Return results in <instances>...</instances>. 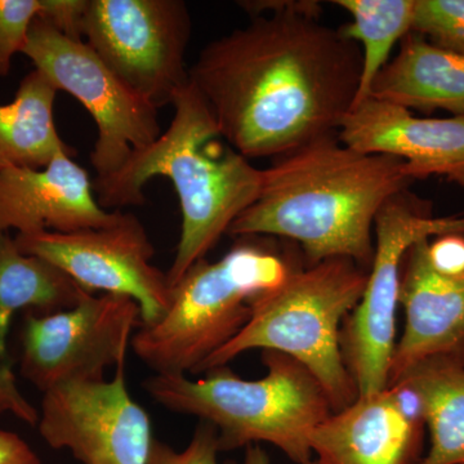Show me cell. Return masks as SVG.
Wrapping results in <instances>:
<instances>
[{"label": "cell", "mask_w": 464, "mask_h": 464, "mask_svg": "<svg viewBox=\"0 0 464 464\" xmlns=\"http://www.w3.org/2000/svg\"><path fill=\"white\" fill-rule=\"evenodd\" d=\"M42 8V0H0V78L11 72L12 58L23 52Z\"/></svg>", "instance_id": "23"}, {"label": "cell", "mask_w": 464, "mask_h": 464, "mask_svg": "<svg viewBox=\"0 0 464 464\" xmlns=\"http://www.w3.org/2000/svg\"><path fill=\"white\" fill-rule=\"evenodd\" d=\"M217 430L201 422L195 430L191 441L183 450H174L169 445L154 440L149 464H219Z\"/></svg>", "instance_id": "24"}, {"label": "cell", "mask_w": 464, "mask_h": 464, "mask_svg": "<svg viewBox=\"0 0 464 464\" xmlns=\"http://www.w3.org/2000/svg\"><path fill=\"white\" fill-rule=\"evenodd\" d=\"M38 430L47 445L66 449L83 464H149L155 440L149 414L128 391L125 362L112 381L44 392Z\"/></svg>", "instance_id": "12"}, {"label": "cell", "mask_w": 464, "mask_h": 464, "mask_svg": "<svg viewBox=\"0 0 464 464\" xmlns=\"http://www.w3.org/2000/svg\"><path fill=\"white\" fill-rule=\"evenodd\" d=\"M411 33L464 56V0H415Z\"/></svg>", "instance_id": "22"}, {"label": "cell", "mask_w": 464, "mask_h": 464, "mask_svg": "<svg viewBox=\"0 0 464 464\" xmlns=\"http://www.w3.org/2000/svg\"><path fill=\"white\" fill-rule=\"evenodd\" d=\"M424 430L420 395L395 383L333 413L311 433L310 448L317 464H418Z\"/></svg>", "instance_id": "13"}, {"label": "cell", "mask_w": 464, "mask_h": 464, "mask_svg": "<svg viewBox=\"0 0 464 464\" xmlns=\"http://www.w3.org/2000/svg\"><path fill=\"white\" fill-rule=\"evenodd\" d=\"M338 139L365 154L400 159L414 182L436 176L464 188V115L417 118L400 106L368 99L348 112Z\"/></svg>", "instance_id": "14"}, {"label": "cell", "mask_w": 464, "mask_h": 464, "mask_svg": "<svg viewBox=\"0 0 464 464\" xmlns=\"http://www.w3.org/2000/svg\"><path fill=\"white\" fill-rule=\"evenodd\" d=\"M42 5L39 16L47 20L69 38L83 41L81 24L85 0H42Z\"/></svg>", "instance_id": "26"}, {"label": "cell", "mask_w": 464, "mask_h": 464, "mask_svg": "<svg viewBox=\"0 0 464 464\" xmlns=\"http://www.w3.org/2000/svg\"><path fill=\"white\" fill-rule=\"evenodd\" d=\"M237 5L248 25L210 42L188 69L225 141L252 160L338 134L359 90V45L320 23L319 2Z\"/></svg>", "instance_id": "1"}, {"label": "cell", "mask_w": 464, "mask_h": 464, "mask_svg": "<svg viewBox=\"0 0 464 464\" xmlns=\"http://www.w3.org/2000/svg\"><path fill=\"white\" fill-rule=\"evenodd\" d=\"M21 53L58 91L78 100L96 121L99 136L91 163L99 179L118 172L133 151L160 137L158 109L124 84L84 41L69 38L38 16Z\"/></svg>", "instance_id": "8"}, {"label": "cell", "mask_w": 464, "mask_h": 464, "mask_svg": "<svg viewBox=\"0 0 464 464\" xmlns=\"http://www.w3.org/2000/svg\"><path fill=\"white\" fill-rule=\"evenodd\" d=\"M57 88L38 70L21 81L14 100L0 105V170L41 169L61 155L76 151L61 139L54 124Z\"/></svg>", "instance_id": "18"}, {"label": "cell", "mask_w": 464, "mask_h": 464, "mask_svg": "<svg viewBox=\"0 0 464 464\" xmlns=\"http://www.w3.org/2000/svg\"><path fill=\"white\" fill-rule=\"evenodd\" d=\"M429 240L411 246L400 267L399 304L406 322L391 360L389 386L423 360L447 359L464 368V274L436 273Z\"/></svg>", "instance_id": "15"}, {"label": "cell", "mask_w": 464, "mask_h": 464, "mask_svg": "<svg viewBox=\"0 0 464 464\" xmlns=\"http://www.w3.org/2000/svg\"><path fill=\"white\" fill-rule=\"evenodd\" d=\"M166 132L148 148L133 151L118 172L93 179L101 207L145 203L143 188L154 177L173 183L181 207V237L167 271L170 288L206 259L235 219L261 194L264 169L228 145L209 106L188 82L172 102Z\"/></svg>", "instance_id": "3"}, {"label": "cell", "mask_w": 464, "mask_h": 464, "mask_svg": "<svg viewBox=\"0 0 464 464\" xmlns=\"http://www.w3.org/2000/svg\"><path fill=\"white\" fill-rule=\"evenodd\" d=\"M369 99L409 111L464 115V56L409 33L400 42L399 53L375 78Z\"/></svg>", "instance_id": "17"}, {"label": "cell", "mask_w": 464, "mask_h": 464, "mask_svg": "<svg viewBox=\"0 0 464 464\" xmlns=\"http://www.w3.org/2000/svg\"><path fill=\"white\" fill-rule=\"evenodd\" d=\"M430 264L436 273L445 276L464 274V235L448 234L429 240L427 246Z\"/></svg>", "instance_id": "25"}, {"label": "cell", "mask_w": 464, "mask_h": 464, "mask_svg": "<svg viewBox=\"0 0 464 464\" xmlns=\"http://www.w3.org/2000/svg\"><path fill=\"white\" fill-rule=\"evenodd\" d=\"M14 389L16 387H14V374H12L11 368L7 365L0 366V392L5 396V406L14 408V413L20 415L27 422L38 423L39 415L36 414L32 406L24 401Z\"/></svg>", "instance_id": "28"}, {"label": "cell", "mask_w": 464, "mask_h": 464, "mask_svg": "<svg viewBox=\"0 0 464 464\" xmlns=\"http://www.w3.org/2000/svg\"><path fill=\"white\" fill-rule=\"evenodd\" d=\"M332 3L353 17V23L341 29L362 50V78L353 109L369 99L372 85L390 63L393 47L411 33L415 0H333Z\"/></svg>", "instance_id": "21"}, {"label": "cell", "mask_w": 464, "mask_h": 464, "mask_svg": "<svg viewBox=\"0 0 464 464\" xmlns=\"http://www.w3.org/2000/svg\"><path fill=\"white\" fill-rule=\"evenodd\" d=\"M88 295L57 266L21 252L8 232H0V359L18 311L47 315L76 306Z\"/></svg>", "instance_id": "19"}, {"label": "cell", "mask_w": 464, "mask_h": 464, "mask_svg": "<svg viewBox=\"0 0 464 464\" xmlns=\"http://www.w3.org/2000/svg\"><path fill=\"white\" fill-rule=\"evenodd\" d=\"M464 235L463 215L433 217L431 207L408 191L391 198L374 222V257L355 310L341 328V353L359 396L389 387L396 346L400 267L405 253L420 240Z\"/></svg>", "instance_id": "7"}, {"label": "cell", "mask_w": 464, "mask_h": 464, "mask_svg": "<svg viewBox=\"0 0 464 464\" xmlns=\"http://www.w3.org/2000/svg\"><path fill=\"white\" fill-rule=\"evenodd\" d=\"M293 267L279 253L249 241L218 261L201 259L172 286L166 314L134 333V353L155 374H198L248 324L253 298L279 285Z\"/></svg>", "instance_id": "6"}, {"label": "cell", "mask_w": 464, "mask_h": 464, "mask_svg": "<svg viewBox=\"0 0 464 464\" xmlns=\"http://www.w3.org/2000/svg\"><path fill=\"white\" fill-rule=\"evenodd\" d=\"M82 38L155 109L190 82L185 66L191 17L182 0H85Z\"/></svg>", "instance_id": "9"}, {"label": "cell", "mask_w": 464, "mask_h": 464, "mask_svg": "<svg viewBox=\"0 0 464 464\" xmlns=\"http://www.w3.org/2000/svg\"><path fill=\"white\" fill-rule=\"evenodd\" d=\"M262 362L267 373L257 381L243 380L226 365L197 381L154 374L143 387L168 411L215 426L219 453L268 442L295 464L310 462L311 433L333 414L328 395L293 357L268 350Z\"/></svg>", "instance_id": "4"}, {"label": "cell", "mask_w": 464, "mask_h": 464, "mask_svg": "<svg viewBox=\"0 0 464 464\" xmlns=\"http://www.w3.org/2000/svg\"><path fill=\"white\" fill-rule=\"evenodd\" d=\"M140 325L139 304L109 293H91L69 310L25 314L21 374L43 393L60 384L103 381L109 368L125 362Z\"/></svg>", "instance_id": "10"}, {"label": "cell", "mask_w": 464, "mask_h": 464, "mask_svg": "<svg viewBox=\"0 0 464 464\" xmlns=\"http://www.w3.org/2000/svg\"><path fill=\"white\" fill-rule=\"evenodd\" d=\"M123 213H109L94 197L87 170L69 155L41 169L0 170V232H69L115 225Z\"/></svg>", "instance_id": "16"}, {"label": "cell", "mask_w": 464, "mask_h": 464, "mask_svg": "<svg viewBox=\"0 0 464 464\" xmlns=\"http://www.w3.org/2000/svg\"><path fill=\"white\" fill-rule=\"evenodd\" d=\"M0 464H42L29 444L17 433L0 430Z\"/></svg>", "instance_id": "27"}, {"label": "cell", "mask_w": 464, "mask_h": 464, "mask_svg": "<svg viewBox=\"0 0 464 464\" xmlns=\"http://www.w3.org/2000/svg\"><path fill=\"white\" fill-rule=\"evenodd\" d=\"M14 240L21 252L57 266L88 292L134 299L141 310V325L158 322L169 307L172 288L167 273L151 264L154 246L130 213L108 227L17 234Z\"/></svg>", "instance_id": "11"}, {"label": "cell", "mask_w": 464, "mask_h": 464, "mask_svg": "<svg viewBox=\"0 0 464 464\" xmlns=\"http://www.w3.org/2000/svg\"><path fill=\"white\" fill-rule=\"evenodd\" d=\"M226 464H271L267 453L259 445H249L246 447L243 459L240 462H227ZM304 464H317L316 460H310Z\"/></svg>", "instance_id": "29"}, {"label": "cell", "mask_w": 464, "mask_h": 464, "mask_svg": "<svg viewBox=\"0 0 464 464\" xmlns=\"http://www.w3.org/2000/svg\"><path fill=\"white\" fill-rule=\"evenodd\" d=\"M413 182L400 159L357 151L332 134L264 169L258 199L227 235L285 237L302 246L308 266L347 258L369 271L378 212Z\"/></svg>", "instance_id": "2"}, {"label": "cell", "mask_w": 464, "mask_h": 464, "mask_svg": "<svg viewBox=\"0 0 464 464\" xmlns=\"http://www.w3.org/2000/svg\"><path fill=\"white\" fill-rule=\"evenodd\" d=\"M395 383L408 384L422 400L431 445L418 464H464L463 366L447 359L423 360Z\"/></svg>", "instance_id": "20"}, {"label": "cell", "mask_w": 464, "mask_h": 464, "mask_svg": "<svg viewBox=\"0 0 464 464\" xmlns=\"http://www.w3.org/2000/svg\"><path fill=\"white\" fill-rule=\"evenodd\" d=\"M369 271L347 258L293 267L279 285L252 301L243 331L200 366V373L228 365L250 350L277 351L297 360L322 384L333 413L359 398L341 353V328L359 304Z\"/></svg>", "instance_id": "5"}]
</instances>
